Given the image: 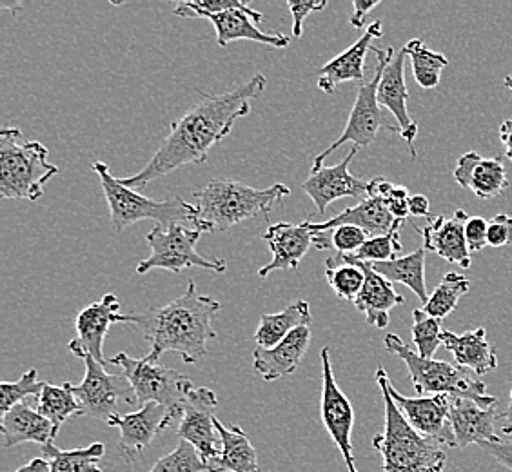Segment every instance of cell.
I'll return each instance as SVG.
<instances>
[{"mask_svg": "<svg viewBox=\"0 0 512 472\" xmlns=\"http://www.w3.org/2000/svg\"><path fill=\"white\" fill-rule=\"evenodd\" d=\"M209 472L204 460L200 458L197 449L186 442L180 440L175 451L166 454L164 458H160L153 469L149 472Z\"/></svg>", "mask_w": 512, "mask_h": 472, "instance_id": "obj_42", "label": "cell"}, {"mask_svg": "<svg viewBox=\"0 0 512 472\" xmlns=\"http://www.w3.org/2000/svg\"><path fill=\"white\" fill-rule=\"evenodd\" d=\"M86 374L82 384L73 385V393L79 398V416L108 422L119 413L120 402L137 405V396L128 378L122 374H109L106 365L97 362L93 356L84 358Z\"/></svg>", "mask_w": 512, "mask_h": 472, "instance_id": "obj_11", "label": "cell"}, {"mask_svg": "<svg viewBox=\"0 0 512 472\" xmlns=\"http://www.w3.org/2000/svg\"><path fill=\"white\" fill-rule=\"evenodd\" d=\"M385 349L396 354L409 371V378L414 385V391L424 394H449L453 398L471 400L482 407H493L498 400L487 394V385L480 376L465 369L462 365L449 364L442 360H427L413 351L398 335H385Z\"/></svg>", "mask_w": 512, "mask_h": 472, "instance_id": "obj_7", "label": "cell"}, {"mask_svg": "<svg viewBox=\"0 0 512 472\" xmlns=\"http://www.w3.org/2000/svg\"><path fill=\"white\" fill-rule=\"evenodd\" d=\"M48 155V148L26 140L22 129H0V197L37 202L60 171L48 162Z\"/></svg>", "mask_w": 512, "mask_h": 472, "instance_id": "obj_5", "label": "cell"}, {"mask_svg": "<svg viewBox=\"0 0 512 472\" xmlns=\"http://www.w3.org/2000/svg\"><path fill=\"white\" fill-rule=\"evenodd\" d=\"M469 289H471V280L467 276L460 273H447L424 305L425 313L442 322L444 318L456 311L460 300L469 293Z\"/></svg>", "mask_w": 512, "mask_h": 472, "instance_id": "obj_36", "label": "cell"}, {"mask_svg": "<svg viewBox=\"0 0 512 472\" xmlns=\"http://www.w3.org/2000/svg\"><path fill=\"white\" fill-rule=\"evenodd\" d=\"M369 197L378 198L384 202L385 207L389 209V213L393 215L394 220L405 222V218L409 217V189L404 186H396L391 184L385 178H373L369 182Z\"/></svg>", "mask_w": 512, "mask_h": 472, "instance_id": "obj_41", "label": "cell"}, {"mask_svg": "<svg viewBox=\"0 0 512 472\" xmlns=\"http://www.w3.org/2000/svg\"><path fill=\"white\" fill-rule=\"evenodd\" d=\"M325 278L327 284L335 291V295L347 302L355 304L365 284L364 269L356 264H349L336 258H327L325 262Z\"/></svg>", "mask_w": 512, "mask_h": 472, "instance_id": "obj_37", "label": "cell"}, {"mask_svg": "<svg viewBox=\"0 0 512 472\" xmlns=\"http://www.w3.org/2000/svg\"><path fill=\"white\" fill-rule=\"evenodd\" d=\"M0 431L6 449L26 442L39 443L44 447L57 436L53 423L26 402L15 405L8 413L2 414Z\"/></svg>", "mask_w": 512, "mask_h": 472, "instance_id": "obj_28", "label": "cell"}, {"mask_svg": "<svg viewBox=\"0 0 512 472\" xmlns=\"http://www.w3.org/2000/svg\"><path fill=\"white\" fill-rule=\"evenodd\" d=\"M503 422L502 425V433L505 436H512V387H511V396H509V405H507V411L502 414Z\"/></svg>", "mask_w": 512, "mask_h": 472, "instance_id": "obj_52", "label": "cell"}, {"mask_svg": "<svg viewBox=\"0 0 512 472\" xmlns=\"http://www.w3.org/2000/svg\"><path fill=\"white\" fill-rule=\"evenodd\" d=\"M453 177L458 186L471 191L480 200L498 198L509 187L502 157H482L476 151H469L458 158Z\"/></svg>", "mask_w": 512, "mask_h": 472, "instance_id": "obj_22", "label": "cell"}, {"mask_svg": "<svg viewBox=\"0 0 512 472\" xmlns=\"http://www.w3.org/2000/svg\"><path fill=\"white\" fill-rule=\"evenodd\" d=\"M425 253L427 251L424 247H420L411 255L398 256L389 262H376L369 264V267L378 275L384 276L391 284H404L409 287L414 295L418 296L422 305H425L431 296L425 286Z\"/></svg>", "mask_w": 512, "mask_h": 472, "instance_id": "obj_31", "label": "cell"}, {"mask_svg": "<svg viewBox=\"0 0 512 472\" xmlns=\"http://www.w3.org/2000/svg\"><path fill=\"white\" fill-rule=\"evenodd\" d=\"M325 6H327V2L322 0V2H313V0H307V2H287V8L291 11V15H293V37L298 39V37H302V31H304V22H306L307 17L313 13V11H322Z\"/></svg>", "mask_w": 512, "mask_h": 472, "instance_id": "obj_45", "label": "cell"}, {"mask_svg": "<svg viewBox=\"0 0 512 472\" xmlns=\"http://www.w3.org/2000/svg\"><path fill=\"white\" fill-rule=\"evenodd\" d=\"M320 362H322V376H324L322 378V384H324L322 385V420H324L325 429L344 456L349 472H358L355 456H353V442H351L355 411L349 398L336 384L329 347L322 349Z\"/></svg>", "mask_w": 512, "mask_h": 472, "instance_id": "obj_13", "label": "cell"}, {"mask_svg": "<svg viewBox=\"0 0 512 472\" xmlns=\"http://www.w3.org/2000/svg\"><path fill=\"white\" fill-rule=\"evenodd\" d=\"M217 31V44L226 48L235 40H251L258 44H267L273 48H287L291 39L282 33H266L256 24L264 20V15L256 10H233L209 17Z\"/></svg>", "mask_w": 512, "mask_h": 472, "instance_id": "obj_26", "label": "cell"}, {"mask_svg": "<svg viewBox=\"0 0 512 472\" xmlns=\"http://www.w3.org/2000/svg\"><path fill=\"white\" fill-rule=\"evenodd\" d=\"M442 344L453 354L456 364L473 371L480 378L498 367V356L493 345L487 342V331L483 327L467 331L463 335L444 329Z\"/></svg>", "mask_w": 512, "mask_h": 472, "instance_id": "obj_29", "label": "cell"}, {"mask_svg": "<svg viewBox=\"0 0 512 472\" xmlns=\"http://www.w3.org/2000/svg\"><path fill=\"white\" fill-rule=\"evenodd\" d=\"M37 411L53 423L59 434L62 423L80 413V402L73 393V384L51 385L46 382L37 396Z\"/></svg>", "mask_w": 512, "mask_h": 472, "instance_id": "obj_34", "label": "cell"}, {"mask_svg": "<svg viewBox=\"0 0 512 472\" xmlns=\"http://www.w3.org/2000/svg\"><path fill=\"white\" fill-rule=\"evenodd\" d=\"M487 246L500 247L512 246V217L509 215H496L489 224Z\"/></svg>", "mask_w": 512, "mask_h": 472, "instance_id": "obj_44", "label": "cell"}, {"mask_svg": "<svg viewBox=\"0 0 512 472\" xmlns=\"http://www.w3.org/2000/svg\"><path fill=\"white\" fill-rule=\"evenodd\" d=\"M356 153L358 148L351 149L340 164L331 168H325L324 164L313 166L311 175L302 182L304 193L311 197L320 217L338 198H356L362 202L369 197V182L349 173V166L355 160Z\"/></svg>", "mask_w": 512, "mask_h": 472, "instance_id": "obj_14", "label": "cell"}, {"mask_svg": "<svg viewBox=\"0 0 512 472\" xmlns=\"http://www.w3.org/2000/svg\"><path fill=\"white\" fill-rule=\"evenodd\" d=\"M389 393L393 396L394 404L402 411L405 420L413 425L414 429L424 436L433 438L440 445L456 447L453 427H451V402L453 396L449 394H434V396H420V398H407L398 393L389 380Z\"/></svg>", "mask_w": 512, "mask_h": 472, "instance_id": "obj_16", "label": "cell"}, {"mask_svg": "<svg viewBox=\"0 0 512 472\" xmlns=\"http://www.w3.org/2000/svg\"><path fill=\"white\" fill-rule=\"evenodd\" d=\"M378 4H380V0H373V2H365V0H353V8H355V13L351 15V26L356 28V30H362L364 28L365 19H367V15L371 13V11L378 8Z\"/></svg>", "mask_w": 512, "mask_h": 472, "instance_id": "obj_48", "label": "cell"}, {"mask_svg": "<svg viewBox=\"0 0 512 472\" xmlns=\"http://www.w3.org/2000/svg\"><path fill=\"white\" fill-rule=\"evenodd\" d=\"M202 233L193 227L155 226L148 235L151 256L142 260L137 266L138 275H146L153 269H166L169 273H182L188 267H202L211 273H226L227 264L224 258L206 260L197 253V244Z\"/></svg>", "mask_w": 512, "mask_h": 472, "instance_id": "obj_9", "label": "cell"}, {"mask_svg": "<svg viewBox=\"0 0 512 472\" xmlns=\"http://www.w3.org/2000/svg\"><path fill=\"white\" fill-rule=\"evenodd\" d=\"M22 4H8V2H0V8H8V10H19Z\"/></svg>", "mask_w": 512, "mask_h": 472, "instance_id": "obj_53", "label": "cell"}, {"mask_svg": "<svg viewBox=\"0 0 512 472\" xmlns=\"http://www.w3.org/2000/svg\"><path fill=\"white\" fill-rule=\"evenodd\" d=\"M220 311L222 304L213 296L200 295L197 284L189 280L188 291L177 300L120 315L119 324L135 325L148 340L149 362H160L164 353H178L184 364H197L207 354V342L217 338L213 320Z\"/></svg>", "mask_w": 512, "mask_h": 472, "instance_id": "obj_2", "label": "cell"}, {"mask_svg": "<svg viewBox=\"0 0 512 472\" xmlns=\"http://www.w3.org/2000/svg\"><path fill=\"white\" fill-rule=\"evenodd\" d=\"M487 235H489V224L483 217H469L465 222V238L469 251H482L487 246Z\"/></svg>", "mask_w": 512, "mask_h": 472, "instance_id": "obj_46", "label": "cell"}, {"mask_svg": "<svg viewBox=\"0 0 512 472\" xmlns=\"http://www.w3.org/2000/svg\"><path fill=\"white\" fill-rule=\"evenodd\" d=\"M402 224L404 222H396V226L387 235L373 236L353 255L342 256L349 260H356V262H367V264L389 262V260L398 258V255L402 253V242H400Z\"/></svg>", "mask_w": 512, "mask_h": 472, "instance_id": "obj_38", "label": "cell"}, {"mask_svg": "<svg viewBox=\"0 0 512 472\" xmlns=\"http://www.w3.org/2000/svg\"><path fill=\"white\" fill-rule=\"evenodd\" d=\"M311 344V325L298 327L286 340L273 349L256 347L253 351V367L266 382H275L296 373Z\"/></svg>", "mask_w": 512, "mask_h": 472, "instance_id": "obj_23", "label": "cell"}, {"mask_svg": "<svg viewBox=\"0 0 512 472\" xmlns=\"http://www.w3.org/2000/svg\"><path fill=\"white\" fill-rule=\"evenodd\" d=\"M480 447L489 456H493L496 462L502 463L503 467H507L509 471H512V438H509V440H498V442L494 443H483Z\"/></svg>", "mask_w": 512, "mask_h": 472, "instance_id": "obj_47", "label": "cell"}, {"mask_svg": "<svg viewBox=\"0 0 512 472\" xmlns=\"http://www.w3.org/2000/svg\"><path fill=\"white\" fill-rule=\"evenodd\" d=\"M373 53L378 57V64H376L373 79L360 84L355 106H353V111L349 115L347 126L342 131V135L336 138L335 142L325 151H322L320 155H316L315 160H313V166H322L325 158L329 157L335 149L347 144V142L355 144V148L358 149L371 146L375 142L376 137H378V131L382 128L400 133L398 126L384 124L382 106L378 104V86H380V80H382V73H384L387 62L393 59L396 53H394L393 48H387V50L373 48Z\"/></svg>", "mask_w": 512, "mask_h": 472, "instance_id": "obj_10", "label": "cell"}, {"mask_svg": "<svg viewBox=\"0 0 512 472\" xmlns=\"http://www.w3.org/2000/svg\"><path fill=\"white\" fill-rule=\"evenodd\" d=\"M503 86L509 89V91H512V73H509V75L505 77V80H503Z\"/></svg>", "mask_w": 512, "mask_h": 472, "instance_id": "obj_54", "label": "cell"}, {"mask_svg": "<svg viewBox=\"0 0 512 472\" xmlns=\"http://www.w3.org/2000/svg\"><path fill=\"white\" fill-rule=\"evenodd\" d=\"M404 51L411 59L414 80L418 82V86L424 89L438 88L442 80V71L449 66L447 57L429 50L424 40L420 39L409 40L404 46Z\"/></svg>", "mask_w": 512, "mask_h": 472, "instance_id": "obj_35", "label": "cell"}, {"mask_svg": "<svg viewBox=\"0 0 512 472\" xmlns=\"http://www.w3.org/2000/svg\"><path fill=\"white\" fill-rule=\"evenodd\" d=\"M217 394L207 387H195L184 405L178 422V436L197 449L209 471L222 454V440L217 431Z\"/></svg>", "mask_w": 512, "mask_h": 472, "instance_id": "obj_12", "label": "cell"}, {"mask_svg": "<svg viewBox=\"0 0 512 472\" xmlns=\"http://www.w3.org/2000/svg\"><path fill=\"white\" fill-rule=\"evenodd\" d=\"M409 213L411 217H429L431 202L425 195H413L409 200Z\"/></svg>", "mask_w": 512, "mask_h": 472, "instance_id": "obj_49", "label": "cell"}, {"mask_svg": "<svg viewBox=\"0 0 512 472\" xmlns=\"http://www.w3.org/2000/svg\"><path fill=\"white\" fill-rule=\"evenodd\" d=\"M311 325V309L306 300H298L295 304L287 305L282 313L260 316V324L255 333L256 347L273 349L286 340L298 327Z\"/></svg>", "mask_w": 512, "mask_h": 472, "instance_id": "obj_32", "label": "cell"}, {"mask_svg": "<svg viewBox=\"0 0 512 472\" xmlns=\"http://www.w3.org/2000/svg\"><path fill=\"white\" fill-rule=\"evenodd\" d=\"M413 342L416 347V353L422 358L433 360L434 354L442 344V322L436 320L433 316L427 315L424 309H414L413 311Z\"/></svg>", "mask_w": 512, "mask_h": 472, "instance_id": "obj_39", "label": "cell"}, {"mask_svg": "<svg viewBox=\"0 0 512 472\" xmlns=\"http://www.w3.org/2000/svg\"><path fill=\"white\" fill-rule=\"evenodd\" d=\"M15 472H51L50 462L46 458H35Z\"/></svg>", "mask_w": 512, "mask_h": 472, "instance_id": "obj_51", "label": "cell"}, {"mask_svg": "<svg viewBox=\"0 0 512 472\" xmlns=\"http://www.w3.org/2000/svg\"><path fill=\"white\" fill-rule=\"evenodd\" d=\"M384 37L382 20H375L353 46L336 55L320 68L318 88L325 95H333L342 82H360L364 84L365 59L367 51H373V42Z\"/></svg>", "mask_w": 512, "mask_h": 472, "instance_id": "obj_21", "label": "cell"}, {"mask_svg": "<svg viewBox=\"0 0 512 472\" xmlns=\"http://www.w3.org/2000/svg\"><path fill=\"white\" fill-rule=\"evenodd\" d=\"M251 10L246 2L240 0H189L180 2L175 8V15L180 19H209L226 11Z\"/></svg>", "mask_w": 512, "mask_h": 472, "instance_id": "obj_43", "label": "cell"}, {"mask_svg": "<svg viewBox=\"0 0 512 472\" xmlns=\"http://www.w3.org/2000/svg\"><path fill=\"white\" fill-rule=\"evenodd\" d=\"M46 382L39 380V371L30 369L17 382L0 384V414H6L15 405L22 404L30 396H39Z\"/></svg>", "mask_w": 512, "mask_h": 472, "instance_id": "obj_40", "label": "cell"}, {"mask_svg": "<svg viewBox=\"0 0 512 472\" xmlns=\"http://www.w3.org/2000/svg\"><path fill=\"white\" fill-rule=\"evenodd\" d=\"M338 258L364 269L365 284L362 287V291H360V295L355 300V307L360 313H364L367 324L373 325L376 329H385L389 325V320H391L389 318V311L396 307V305L404 304V296L398 295L394 291L393 284L389 280H385L384 276L375 273L369 267V264L349 260V258H345L342 255H338Z\"/></svg>", "mask_w": 512, "mask_h": 472, "instance_id": "obj_25", "label": "cell"}, {"mask_svg": "<svg viewBox=\"0 0 512 472\" xmlns=\"http://www.w3.org/2000/svg\"><path fill=\"white\" fill-rule=\"evenodd\" d=\"M217 431L222 440V454L217 462L209 465V472H260L258 454L240 425L226 427L217 420Z\"/></svg>", "mask_w": 512, "mask_h": 472, "instance_id": "obj_30", "label": "cell"}, {"mask_svg": "<svg viewBox=\"0 0 512 472\" xmlns=\"http://www.w3.org/2000/svg\"><path fill=\"white\" fill-rule=\"evenodd\" d=\"M109 364L119 365L128 378L129 384L137 396L138 407L146 404L164 405L175 414L177 422L182 418L184 405L189 394L195 389L193 382L186 374L169 369L160 362H149L148 358H131L126 353H119L109 358Z\"/></svg>", "mask_w": 512, "mask_h": 472, "instance_id": "obj_8", "label": "cell"}, {"mask_svg": "<svg viewBox=\"0 0 512 472\" xmlns=\"http://www.w3.org/2000/svg\"><path fill=\"white\" fill-rule=\"evenodd\" d=\"M91 169L99 175L104 197L111 213L113 233H122L126 227L142 220H153L158 226H186L195 229L197 206H191L184 198L153 200L137 193L131 187L122 186L119 178L113 177L109 166L102 160L91 164Z\"/></svg>", "mask_w": 512, "mask_h": 472, "instance_id": "obj_6", "label": "cell"}, {"mask_svg": "<svg viewBox=\"0 0 512 472\" xmlns=\"http://www.w3.org/2000/svg\"><path fill=\"white\" fill-rule=\"evenodd\" d=\"M498 135H500L503 148H505V157L512 162V118L503 120L502 126L498 129Z\"/></svg>", "mask_w": 512, "mask_h": 472, "instance_id": "obj_50", "label": "cell"}, {"mask_svg": "<svg viewBox=\"0 0 512 472\" xmlns=\"http://www.w3.org/2000/svg\"><path fill=\"white\" fill-rule=\"evenodd\" d=\"M469 215L463 209H456L451 218L434 217L425 227L414 229L424 238V249L434 255L442 256L449 264L469 269L471 267V251L465 238V222Z\"/></svg>", "mask_w": 512, "mask_h": 472, "instance_id": "obj_19", "label": "cell"}, {"mask_svg": "<svg viewBox=\"0 0 512 472\" xmlns=\"http://www.w3.org/2000/svg\"><path fill=\"white\" fill-rule=\"evenodd\" d=\"M449 416H451L456 449H463L471 443L483 445V443L502 440L496 436V427H494L496 418L500 416V413L496 411V405L485 409L471 400L453 398Z\"/></svg>", "mask_w": 512, "mask_h": 472, "instance_id": "obj_24", "label": "cell"}, {"mask_svg": "<svg viewBox=\"0 0 512 472\" xmlns=\"http://www.w3.org/2000/svg\"><path fill=\"white\" fill-rule=\"evenodd\" d=\"M376 384L384 396L385 429L373 438V447L384 460V472H444L447 454L442 445L405 420L389 393L384 367L376 369Z\"/></svg>", "mask_w": 512, "mask_h": 472, "instance_id": "obj_3", "label": "cell"}, {"mask_svg": "<svg viewBox=\"0 0 512 472\" xmlns=\"http://www.w3.org/2000/svg\"><path fill=\"white\" fill-rule=\"evenodd\" d=\"M120 300L117 295L108 293L97 302L86 305L75 318L77 336L68 344V349L80 360L93 356L100 364L108 365L104 360V340L109 327L119 324Z\"/></svg>", "mask_w": 512, "mask_h": 472, "instance_id": "obj_15", "label": "cell"}, {"mask_svg": "<svg viewBox=\"0 0 512 472\" xmlns=\"http://www.w3.org/2000/svg\"><path fill=\"white\" fill-rule=\"evenodd\" d=\"M42 453L50 462L51 472H102L99 463L106 454V445L97 442L86 449L62 451L50 442L42 447Z\"/></svg>", "mask_w": 512, "mask_h": 472, "instance_id": "obj_33", "label": "cell"}, {"mask_svg": "<svg viewBox=\"0 0 512 472\" xmlns=\"http://www.w3.org/2000/svg\"><path fill=\"white\" fill-rule=\"evenodd\" d=\"M266 84V77L256 73L233 91L204 95L195 108L171 124L168 137L146 168L131 177L119 178L120 184L138 189L182 166L206 162L207 153L233 131L235 122L251 113V102L264 93Z\"/></svg>", "mask_w": 512, "mask_h": 472, "instance_id": "obj_1", "label": "cell"}, {"mask_svg": "<svg viewBox=\"0 0 512 472\" xmlns=\"http://www.w3.org/2000/svg\"><path fill=\"white\" fill-rule=\"evenodd\" d=\"M396 222L398 220H394L382 200L367 197L362 202H358L355 207H349L340 215L329 218L325 222L307 220V226L313 233H324V231L340 226H356L364 229L365 233H369V236L373 238V236L387 235L396 226Z\"/></svg>", "mask_w": 512, "mask_h": 472, "instance_id": "obj_27", "label": "cell"}, {"mask_svg": "<svg viewBox=\"0 0 512 472\" xmlns=\"http://www.w3.org/2000/svg\"><path fill=\"white\" fill-rule=\"evenodd\" d=\"M405 60H407V53L402 48L393 59L387 62L378 86V104L393 113L396 124L400 128V137L404 138L405 144L409 146L411 158L416 160L414 140L418 137V124L409 117V111H407L409 91L405 84Z\"/></svg>", "mask_w": 512, "mask_h": 472, "instance_id": "obj_18", "label": "cell"}, {"mask_svg": "<svg viewBox=\"0 0 512 472\" xmlns=\"http://www.w3.org/2000/svg\"><path fill=\"white\" fill-rule=\"evenodd\" d=\"M177 422L175 414L164 405L146 404L137 413L115 414L108 420L109 427L120 431V454L126 462H135L138 454L148 449L158 433Z\"/></svg>", "mask_w": 512, "mask_h": 472, "instance_id": "obj_17", "label": "cell"}, {"mask_svg": "<svg viewBox=\"0 0 512 472\" xmlns=\"http://www.w3.org/2000/svg\"><path fill=\"white\" fill-rule=\"evenodd\" d=\"M291 195L286 184H275L267 189H256L231 178H215L204 189L195 193L197 220L200 233H226L227 229L251 218L267 217L276 202Z\"/></svg>", "mask_w": 512, "mask_h": 472, "instance_id": "obj_4", "label": "cell"}, {"mask_svg": "<svg viewBox=\"0 0 512 472\" xmlns=\"http://www.w3.org/2000/svg\"><path fill=\"white\" fill-rule=\"evenodd\" d=\"M262 236L269 246L273 260L258 271L260 278H267L275 271H295L315 242V233L307 226V220L302 224L278 222L267 227Z\"/></svg>", "mask_w": 512, "mask_h": 472, "instance_id": "obj_20", "label": "cell"}]
</instances>
